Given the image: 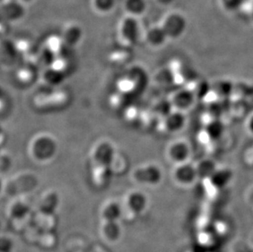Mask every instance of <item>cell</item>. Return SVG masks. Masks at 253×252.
Listing matches in <instances>:
<instances>
[{
	"label": "cell",
	"mask_w": 253,
	"mask_h": 252,
	"mask_svg": "<svg viewBox=\"0 0 253 252\" xmlns=\"http://www.w3.org/2000/svg\"><path fill=\"white\" fill-rule=\"evenodd\" d=\"M147 3L146 0H126L125 8L129 15L138 17L145 12Z\"/></svg>",
	"instance_id": "cell-23"
},
{
	"label": "cell",
	"mask_w": 253,
	"mask_h": 252,
	"mask_svg": "<svg viewBox=\"0 0 253 252\" xmlns=\"http://www.w3.org/2000/svg\"><path fill=\"white\" fill-rule=\"evenodd\" d=\"M162 27L165 31L168 38H177L184 31V22L179 16L171 14L166 18L165 22H163Z\"/></svg>",
	"instance_id": "cell-10"
},
{
	"label": "cell",
	"mask_w": 253,
	"mask_h": 252,
	"mask_svg": "<svg viewBox=\"0 0 253 252\" xmlns=\"http://www.w3.org/2000/svg\"><path fill=\"white\" fill-rule=\"evenodd\" d=\"M64 78L65 75L63 71L53 66L47 67L41 76V79L43 83L45 84L46 85L51 86V87L60 85Z\"/></svg>",
	"instance_id": "cell-13"
},
{
	"label": "cell",
	"mask_w": 253,
	"mask_h": 252,
	"mask_svg": "<svg viewBox=\"0 0 253 252\" xmlns=\"http://www.w3.org/2000/svg\"><path fill=\"white\" fill-rule=\"evenodd\" d=\"M26 1H29V0H26Z\"/></svg>",
	"instance_id": "cell-32"
},
{
	"label": "cell",
	"mask_w": 253,
	"mask_h": 252,
	"mask_svg": "<svg viewBox=\"0 0 253 252\" xmlns=\"http://www.w3.org/2000/svg\"><path fill=\"white\" fill-rule=\"evenodd\" d=\"M186 124V117L184 112L173 110L169 115L161 120L162 128L169 133H174L181 130Z\"/></svg>",
	"instance_id": "cell-9"
},
{
	"label": "cell",
	"mask_w": 253,
	"mask_h": 252,
	"mask_svg": "<svg viewBox=\"0 0 253 252\" xmlns=\"http://www.w3.org/2000/svg\"><path fill=\"white\" fill-rule=\"evenodd\" d=\"M232 88H233V86H232L231 84L229 82H226V81L220 82L216 87L217 93H219L218 94H220L222 97H225V95H229L231 93Z\"/></svg>",
	"instance_id": "cell-28"
},
{
	"label": "cell",
	"mask_w": 253,
	"mask_h": 252,
	"mask_svg": "<svg viewBox=\"0 0 253 252\" xmlns=\"http://www.w3.org/2000/svg\"><path fill=\"white\" fill-rule=\"evenodd\" d=\"M249 128H250V130L252 132H253V117H252L251 120H250V122H249Z\"/></svg>",
	"instance_id": "cell-31"
},
{
	"label": "cell",
	"mask_w": 253,
	"mask_h": 252,
	"mask_svg": "<svg viewBox=\"0 0 253 252\" xmlns=\"http://www.w3.org/2000/svg\"><path fill=\"white\" fill-rule=\"evenodd\" d=\"M173 110L174 108H173L171 102L169 101V98H167V99H160V100L157 101L152 107L151 112L153 113V115L158 116L162 120L169 115Z\"/></svg>",
	"instance_id": "cell-21"
},
{
	"label": "cell",
	"mask_w": 253,
	"mask_h": 252,
	"mask_svg": "<svg viewBox=\"0 0 253 252\" xmlns=\"http://www.w3.org/2000/svg\"><path fill=\"white\" fill-rule=\"evenodd\" d=\"M167 156L174 164H182L187 162L190 157V147L184 141H174L167 148Z\"/></svg>",
	"instance_id": "cell-7"
},
{
	"label": "cell",
	"mask_w": 253,
	"mask_h": 252,
	"mask_svg": "<svg viewBox=\"0 0 253 252\" xmlns=\"http://www.w3.org/2000/svg\"><path fill=\"white\" fill-rule=\"evenodd\" d=\"M114 174L112 167H93L92 178L98 186H106L110 182Z\"/></svg>",
	"instance_id": "cell-18"
},
{
	"label": "cell",
	"mask_w": 253,
	"mask_h": 252,
	"mask_svg": "<svg viewBox=\"0 0 253 252\" xmlns=\"http://www.w3.org/2000/svg\"><path fill=\"white\" fill-rule=\"evenodd\" d=\"M206 132L211 139L217 140L222 137L223 133L225 132V126L220 120L215 118L208 123L206 127Z\"/></svg>",
	"instance_id": "cell-20"
},
{
	"label": "cell",
	"mask_w": 253,
	"mask_h": 252,
	"mask_svg": "<svg viewBox=\"0 0 253 252\" xmlns=\"http://www.w3.org/2000/svg\"><path fill=\"white\" fill-rule=\"evenodd\" d=\"M146 74L145 70L142 67H132L125 76L131 81L134 88L138 91L145 88L146 84L148 81V76Z\"/></svg>",
	"instance_id": "cell-15"
},
{
	"label": "cell",
	"mask_w": 253,
	"mask_h": 252,
	"mask_svg": "<svg viewBox=\"0 0 253 252\" xmlns=\"http://www.w3.org/2000/svg\"><path fill=\"white\" fill-rule=\"evenodd\" d=\"M196 98L194 90L181 88L175 91L169 99L174 110L184 112L193 106Z\"/></svg>",
	"instance_id": "cell-8"
},
{
	"label": "cell",
	"mask_w": 253,
	"mask_h": 252,
	"mask_svg": "<svg viewBox=\"0 0 253 252\" xmlns=\"http://www.w3.org/2000/svg\"><path fill=\"white\" fill-rule=\"evenodd\" d=\"M3 17L8 21H17L24 16V7L17 1H8L2 7Z\"/></svg>",
	"instance_id": "cell-14"
},
{
	"label": "cell",
	"mask_w": 253,
	"mask_h": 252,
	"mask_svg": "<svg viewBox=\"0 0 253 252\" xmlns=\"http://www.w3.org/2000/svg\"><path fill=\"white\" fill-rule=\"evenodd\" d=\"M198 178L196 166L184 162L182 164L175 165L173 170V178L178 184L189 186Z\"/></svg>",
	"instance_id": "cell-6"
},
{
	"label": "cell",
	"mask_w": 253,
	"mask_h": 252,
	"mask_svg": "<svg viewBox=\"0 0 253 252\" xmlns=\"http://www.w3.org/2000/svg\"><path fill=\"white\" fill-rule=\"evenodd\" d=\"M158 2H160L162 4H168V3H169L171 0H157Z\"/></svg>",
	"instance_id": "cell-30"
},
{
	"label": "cell",
	"mask_w": 253,
	"mask_h": 252,
	"mask_svg": "<svg viewBox=\"0 0 253 252\" xmlns=\"http://www.w3.org/2000/svg\"><path fill=\"white\" fill-rule=\"evenodd\" d=\"M11 165H12V158L7 153L2 152V156H1V171L2 173L7 171L12 167Z\"/></svg>",
	"instance_id": "cell-29"
},
{
	"label": "cell",
	"mask_w": 253,
	"mask_h": 252,
	"mask_svg": "<svg viewBox=\"0 0 253 252\" xmlns=\"http://www.w3.org/2000/svg\"><path fill=\"white\" fill-rule=\"evenodd\" d=\"M121 214H122V209L117 202H109L103 207V215L109 221L117 219Z\"/></svg>",
	"instance_id": "cell-24"
},
{
	"label": "cell",
	"mask_w": 253,
	"mask_h": 252,
	"mask_svg": "<svg viewBox=\"0 0 253 252\" xmlns=\"http://www.w3.org/2000/svg\"><path fill=\"white\" fill-rule=\"evenodd\" d=\"M231 171L229 169H217L209 179L215 188H222L227 186V184L231 180Z\"/></svg>",
	"instance_id": "cell-19"
},
{
	"label": "cell",
	"mask_w": 253,
	"mask_h": 252,
	"mask_svg": "<svg viewBox=\"0 0 253 252\" xmlns=\"http://www.w3.org/2000/svg\"><path fill=\"white\" fill-rule=\"evenodd\" d=\"M116 0H93V6L100 13H108L113 9Z\"/></svg>",
	"instance_id": "cell-25"
},
{
	"label": "cell",
	"mask_w": 253,
	"mask_h": 252,
	"mask_svg": "<svg viewBox=\"0 0 253 252\" xmlns=\"http://www.w3.org/2000/svg\"><path fill=\"white\" fill-rule=\"evenodd\" d=\"M57 202V196L55 192L53 191H48L47 193L43 194V197L41 198V208L44 210L46 207L48 208H54L56 207Z\"/></svg>",
	"instance_id": "cell-26"
},
{
	"label": "cell",
	"mask_w": 253,
	"mask_h": 252,
	"mask_svg": "<svg viewBox=\"0 0 253 252\" xmlns=\"http://www.w3.org/2000/svg\"><path fill=\"white\" fill-rule=\"evenodd\" d=\"M126 204L130 212H141L147 206L145 194L140 191H131L127 194Z\"/></svg>",
	"instance_id": "cell-12"
},
{
	"label": "cell",
	"mask_w": 253,
	"mask_h": 252,
	"mask_svg": "<svg viewBox=\"0 0 253 252\" xmlns=\"http://www.w3.org/2000/svg\"><path fill=\"white\" fill-rule=\"evenodd\" d=\"M38 184L37 174L31 171H22L7 179L4 188L7 194L18 196L31 193L37 188Z\"/></svg>",
	"instance_id": "cell-2"
},
{
	"label": "cell",
	"mask_w": 253,
	"mask_h": 252,
	"mask_svg": "<svg viewBox=\"0 0 253 252\" xmlns=\"http://www.w3.org/2000/svg\"><path fill=\"white\" fill-rule=\"evenodd\" d=\"M82 31L81 27L71 25L65 29L62 34V41L67 47H75L82 41Z\"/></svg>",
	"instance_id": "cell-16"
},
{
	"label": "cell",
	"mask_w": 253,
	"mask_h": 252,
	"mask_svg": "<svg viewBox=\"0 0 253 252\" xmlns=\"http://www.w3.org/2000/svg\"><path fill=\"white\" fill-rule=\"evenodd\" d=\"M198 178H210L217 169L215 162L210 159L203 160L196 166Z\"/></svg>",
	"instance_id": "cell-22"
},
{
	"label": "cell",
	"mask_w": 253,
	"mask_h": 252,
	"mask_svg": "<svg viewBox=\"0 0 253 252\" xmlns=\"http://www.w3.org/2000/svg\"><path fill=\"white\" fill-rule=\"evenodd\" d=\"M57 141L50 133H37L29 143V156L34 162L39 164H45L51 162L57 155Z\"/></svg>",
	"instance_id": "cell-1"
},
{
	"label": "cell",
	"mask_w": 253,
	"mask_h": 252,
	"mask_svg": "<svg viewBox=\"0 0 253 252\" xmlns=\"http://www.w3.org/2000/svg\"><path fill=\"white\" fill-rule=\"evenodd\" d=\"M131 178L141 185L157 186L163 180V170L155 163L139 165L132 170Z\"/></svg>",
	"instance_id": "cell-3"
},
{
	"label": "cell",
	"mask_w": 253,
	"mask_h": 252,
	"mask_svg": "<svg viewBox=\"0 0 253 252\" xmlns=\"http://www.w3.org/2000/svg\"><path fill=\"white\" fill-rule=\"evenodd\" d=\"M139 36V26L136 17L128 15L123 19L120 26L121 40L126 45L131 47L136 44Z\"/></svg>",
	"instance_id": "cell-5"
},
{
	"label": "cell",
	"mask_w": 253,
	"mask_h": 252,
	"mask_svg": "<svg viewBox=\"0 0 253 252\" xmlns=\"http://www.w3.org/2000/svg\"><path fill=\"white\" fill-rule=\"evenodd\" d=\"M146 43L153 48H159L165 43L168 36L162 26H153L148 29L144 36Z\"/></svg>",
	"instance_id": "cell-11"
},
{
	"label": "cell",
	"mask_w": 253,
	"mask_h": 252,
	"mask_svg": "<svg viewBox=\"0 0 253 252\" xmlns=\"http://www.w3.org/2000/svg\"><path fill=\"white\" fill-rule=\"evenodd\" d=\"M231 252H253V247L244 242H235L232 245Z\"/></svg>",
	"instance_id": "cell-27"
},
{
	"label": "cell",
	"mask_w": 253,
	"mask_h": 252,
	"mask_svg": "<svg viewBox=\"0 0 253 252\" xmlns=\"http://www.w3.org/2000/svg\"><path fill=\"white\" fill-rule=\"evenodd\" d=\"M117 154V149L113 142L102 139L91 148L90 160L93 167H112Z\"/></svg>",
	"instance_id": "cell-4"
},
{
	"label": "cell",
	"mask_w": 253,
	"mask_h": 252,
	"mask_svg": "<svg viewBox=\"0 0 253 252\" xmlns=\"http://www.w3.org/2000/svg\"><path fill=\"white\" fill-rule=\"evenodd\" d=\"M175 74L170 68L164 67L158 70L153 75V81L156 84L163 88H167L174 84L175 82Z\"/></svg>",
	"instance_id": "cell-17"
}]
</instances>
